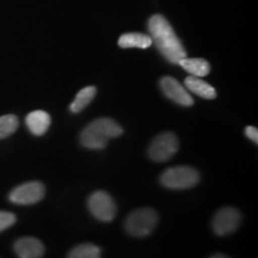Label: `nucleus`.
Here are the masks:
<instances>
[{
	"instance_id": "6ab92c4d",
	"label": "nucleus",
	"mask_w": 258,
	"mask_h": 258,
	"mask_svg": "<svg viewBox=\"0 0 258 258\" xmlns=\"http://www.w3.org/2000/svg\"><path fill=\"white\" fill-rule=\"evenodd\" d=\"M245 135L250 139L251 141H253L254 144L258 143V129L253 125H247L245 129Z\"/></svg>"
},
{
	"instance_id": "dca6fc26",
	"label": "nucleus",
	"mask_w": 258,
	"mask_h": 258,
	"mask_svg": "<svg viewBox=\"0 0 258 258\" xmlns=\"http://www.w3.org/2000/svg\"><path fill=\"white\" fill-rule=\"evenodd\" d=\"M67 258H101V249L93 244L84 243L73 247Z\"/></svg>"
},
{
	"instance_id": "ddd939ff",
	"label": "nucleus",
	"mask_w": 258,
	"mask_h": 258,
	"mask_svg": "<svg viewBox=\"0 0 258 258\" xmlns=\"http://www.w3.org/2000/svg\"><path fill=\"white\" fill-rule=\"evenodd\" d=\"M152 38L147 35L139 34V32H129L118 38V46L121 48H141L146 49L152 44Z\"/></svg>"
},
{
	"instance_id": "423d86ee",
	"label": "nucleus",
	"mask_w": 258,
	"mask_h": 258,
	"mask_svg": "<svg viewBox=\"0 0 258 258\" xmlns=\"http://www.w3.org/2000/svg\"><path fill=\"white\" fill-rule=\"evenodd\" d=\"M88 207L93 217L103 222L114 220L116 212H117L114 199L105 191L93 192L89 198Z\"/></svg>"
},
{
	"instance_id": "6e6552de",
	"label": "nucleus",
	"mask_w": 258,
	"mask_h": 258,
	"mask_svg": "<svg viewBox=\"0 0 258 258\" xmlns=\"http://www.w3.org/2000/svg\"><path fill=\"white\" fill-rule=\"evenodd\" d=\"M241 215L238 209L225 207L214 215L212 226L213 231L218 235H227L233 233L240 225Z\"/></svg>"
},
{
	"instance_id": "a211bd4d",
	"label": "nucleus",
	"mask_w": 258,
	"mask_h": 258,
	"mask_svg": "<svg viewBox=\"0 0 258 258\" xmlns=\"http://www.w3.org/2000/svg\"><path fill=\"white\" fill-rule=\"evenodd\" d=\"M16 217L10 212H0V232L15 225Z\"/></svg>"
},
{
	"instance_id": "1a4fd4ad",
	"label": "nucleus",
	"mask_w": 258,
	"mask_h": 258,
	"mask_svg": "<svg viewBox=\"0 0 258 258\" xmlns=\"http://www.w3.org/2000/svg\"><path fill=\"white\" fill-rule=\"evenodd\" d=\"M160 88L163 90L164 95L177 104L183 106H191L194 104L192 97L189 95L186 89L183 88L172 77H164L160 80Z\"/></svg>"
},
{
	"instance_id": "f8f14e48",
	"label": "nucleus",
	"mask_w": 258,
	"mask_h": 258,
	"mask_svg": "<svg viewBox=\"0 0 258 258\" xmlns=\"http://www.w3.org/2000/svg\"><path fill=\"white\" fill-rule=\"evenodd\" d=\"M184 84L189 91L202 97V98L214 99L215 97H217V91H215V89L213 88L212 85H209L208 83H206L205 80L200 79L199 77H188V78L184 80Z\"/></svg>"
},
{
	"instance_id": "7ed1b4c3",
	"label": "nucleus",
	"mask_w": 258,
	"mask_h": 258,
	"mask_svg": "<svg viewBox=\"0 0 258 258\" xmlns=\"http://www.w3.org/2000/svg\"><path fill=\"white\" fill-rule=\"evenodd\" d=\"M158 224V214L152 208H140L125 219V231L133 237H146Z\"/></svg>"
},
{
	"instance_id": "9d476101",
	"label": "nucleus",
	"mask_w": 258,
	"mask_h": 258,
	"mask_svg": "<svg viewBox=\"0 0 258 258\" xmlns=\"http://www.w3.org/2000/svg\"><path fill=\"white\" fill-rule=\"evenodd\" d=\"M15 252L19 258H41L44 253V245L36 238H21L15 243Z\"/></svg>"
},
{
	"instance_id": "f3484780",
	"label": "nucleus",
	"mask_w": 258,
	"mask_h": 258,
	"mask_svg": "<svg viewBox=\"0 0 258 258\" xmlns=\"http://www.w3.org/2000/svg\"><path fill=\"white\" fill-rule=\"evenodd\" d=\"M19 125L17 116L5 115L0 117V139L8 138L9 135L15 133Z\"/></svg>"
},
{
	"instance_id": "f03ea898",
	"label": "nucleus",
	"mask_w": 258,
	"mask_h": 258,
	"mask_svg": "<svg viewBox=\"0 0 258 258\" xmlns=\"http://www.w3.org/2000/svg\"><path fill=\"white\" fill-rule=\"evenodd\" d=\"M123 133V129L117 122L109 117L97 118L91 122L80 134V143L90 150H102L112 138H117Z\"/></svg>"
},
{
	"instance_id": "f257e3e1",
	"label": "nucleus",
	"mask_w": 258,
	"mask_h": 258,
	"mask_svg": "<svg viewBox=\"0 0 258 258\" xmlns=\"http://www.w3.org/2000/svg\"><path fill=\"white\" fill-rule=\"evenodd\" d=\"M148 30L158 50L167 61L172 63H179L180 60L186 57V51L182 42L177 37L165 17L160 15L152 16L148 22Z\"/></svg>"
},
{
	"instance_id": "39448f33",
	"label": "nucleus",
	"mask_w": 258,
	"mask_h": 258,
	"mask_svg": "<svg viewBox=\"0 0 258 258\" xmlns=\"http://www.w3.org/2000/svg\"><path fill=\"white\" fill-rule=\"evenodd\" d=\"M178 151V139L176 134L166 132L153 139L148 147V157L154 161H167Z\"/></svg>"
},
{
	"instance_id": "9b49d317",
	"label": "nucleus",
	"mask_w": 258,
	"mask_h": 258,
	"mask_svg": "<svg viewBox=\"0 0 258 258\" xmlns=\"http://www.w3.org/2000/svg\"><path fill=\"white\" fill-rule=\"evenodd\" d=\"M50 116L48 112L43 110H36L32 111L25 118V123L29 131L36 137H41L48 131L50 125Z\"/></svg>"
},
{
	"instance_id": "0eeeda50",
	"label": "nucleus",
	"mask_w": 258,
	"mask_h": 258,
	"mask_svg": "<svg viewBox=\"0 0 258 258\" xmlns=\"http://www.w3.org/2000/svg\"><path fill=\"white\" fill-rule=\"evenodd\" d=\"M46 188L41 182H29L17 186L10 194V201L16 205H34L44 198Z\"/></svg>"
},
{
	"instance_id": "4468645a",
	"label": "nucleus",
	"mask_w": 258,
	"mask_h": 258,
	"mask_svg": "<svg viewBox=\"0 0 258 258\" xmlns=\"http://www.w3.org/2000/svg\"><path fill=\"white\" fill-rule=\"evenodd\" d=\"M180 66L184 69L186 72L191 74L194 77H206L211 72V64L205 59H189L184 57L179 61Z\"/></svg>"
},
{
	"instance_id": "20e7f679",
	"label": "nucleus",
	"mask_w": 258,
	"mask_h": 258,
	"mask_svg": "<svg viewBox=\"0 0 258 258\" xmlns=\"http://www.w3.org/2000/svg\"><path fill=\"white\" fill-rule=\"evenodd\" d=\"M200 180L199 172L191 166H177L164 171L160 176L161 184L169 189H189Z\"/></svg>"
},
{
	"instance_id": "aec40b11",
	"label": "nucleus",
	"mask_w": 258,
	"mask_h": 258,
	"mask_svg": "<svg viewBox=\"0 0 258 258\" xmlns=\"http://www.w3.org/2000/svg\"><path fill=\"white\" fill-rule=\"evenodd\" d=\"M209 258H230V257L226 256V254H224V253H215V254H213V256H211Z\"/></svg>"
},
{
	"instance_id": "2eb2a0df",
	"label": "nucleus",
	"mask_w": 258,
	"mask_h": 258,
	"mask_svg": "<svg viewBox=\"0 0 258 258\" xmlns=\"http://www.w3.org/2000/svg\"><path fill=\"white\" fill-rule=\"evenodd\" d=\"M96 93L97 90L95 86H88V88L82 89L76 96V99L72 102V104L70 105V110L72 112H80L84 110L95 98Z\"/></svg>"
}]
</instances>
